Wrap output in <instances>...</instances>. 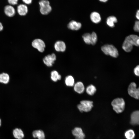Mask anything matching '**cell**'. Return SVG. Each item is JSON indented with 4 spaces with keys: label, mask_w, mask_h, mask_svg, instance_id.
<instances>
[{
    "label": "cell",
    "mask_w": 139,
    "mask_h": 139,
    "mask_svg": "<svg viewBox=\"0 0 139 139\" xmlns=\"http://www.w3.org/2000/svg\"><path fill=\"white\" fill-rule=\"evenodd\" d=\"M32 0H22L23 3L27 4H30L32 2Z\"/></svg>",
    "instance_id": "f546056e"
},
{
    "label": "cell",
    "mask_w": 139,
    "mask_h": 139,
    "mask_svg": "<svg viewBox=\"0 0 139 139\" xmlns=\"http://www.w3.org/2000/svg\"><path fill=\"white\" fill-rule=\"evenodd\" d=\"M136 16L138 20L139 19V11L138 10L136 12Z\"/></svg>",
    "instance_id": "4dcf8cb0"
},
{
    "label": "cell",
    "mask_w": 139,
    "mask_h": 139,
    "mask_svg": "<svg viewBox=\"0 0 139 139\" xmlns=\"http://www.w3.org/2000/svg\"><path fill=\"white\" fill-rule=\"evenodd\" d=\"M139 22L138 21H136L133 27V29L135 31L138 32L139 31Z\"/></svg>",
    "instance_id": "4316f807"
},
{
    "label": "cell",
    "mask_w": 139,
    "mask_h": 139,
    "mask_svg": "<svg viewBox=\"0 0 139 139\" xmlns=\"http://www.w3.org/2000/svg\"><path fill=\"white\" fill-rule=\"evenodd\" d=\"M65 81L66 85L68 86H73L74 84V79L71 75L67 76L65 78Z\"/></svg>",
    "instance_id": "7402d4cb"
},
{
    "label": "cell",
    "mask_w": 139,
    "mask_h": 139,
    "mask_svg": "<svg viewBox=\"0 0 139 139\" xmlns=\"http://www.w3.org/2000/svg\"><path fill=\"white\" fill-rule=\"evenodd\" d=\"M39 3L40 7V12L42 14L47 15L51 11L52 8L48 1L40 0Z\"/></svg>",
    "instance_id": "5b68a950"
},
{
    "label": "cell",
    "mask_w": 139,
    "mask_h": 139,
    "mask_svg": "<svg viewBox=\"0 0 139 139\" xmlns=\"http://www.w3.org/2000/svg\"><path fill=\"white\" fill-rule=\"evenodd\" d=\"M90 18L91 21L94 23H98L101 20L100 14L96 12H92L90 15Z\"/></svg>",
    "instance_id": "2e32d148"
},
{
    "label": "cell",
    "mask_w": 139,
    "mask_h": 139,
    "mask_svg": "<svg viewBox=\"0 0 139 139\" xmlns=\"http://www.w3.org/2000/svg\"><path fill=\"white\" fill-rule=\"evenodd\" d=\"M17 11L19 15L21 16H24L28 12V7L24 4H19L17 6Z\"/></svg>",
    "instance_id": "9a60e30c"
},
{
    "label": "cell",
    "mask_w": 139,
    "mask_h": 139,
    "mask_svg": "<svg viewBox=\"0 0 139 139\" xmlns=\"http://www.w3.org/2000/svg\"><path fill=\"white\" fill-rule=\"evenodd\" d=\"M82 38L84 42L86 44L90 45L91 42V34L86 33L82 36Z\"/></svg>",
    "instance_id": "d4e9b609"
},
{
    "label": "cell",
    "mask_w": 139,
    "mask_h": 139,
    "mask_svg": "<svg viewBox=\"0 0 139 139\" xmlns=\"http://www.w3.org/2000/svg\"><path fill=\"white\" fill-rule=\"evenodd\" d=\"M72 133L75 139H84L85 137V135L80 127H75L72 130Z\"/></svg>",
    "instance_id": "9c48e42d"
},
{
    "label": "cell",
    "mask_w": 139,
    "mask_h": 139,
    "mask_svg": "<svg viewBox=\"0 0 139 139\" xmlns=\"http://www.w3.org/2000/svg\"><path fill=\"white\" fill-rule=\"evenodd\" d=\"M93 107V102L88 100L81 101L80 104L77 105V107L81 112H88L90 111Z\"/></svg>",
    "instance_id": "277c9868"
},
{
    "label": "cell",
    "mask_w": 139,
    "mask_h": 139,
    "mask_svg": "<svg viewBox=\"0 0 139 139\" xmlns=\"http://www.w3.org/2000/svg\"><path fill=\"white\" fill-rule=\"evenodd\" d=\"M139 45V38L138 36L131 34L127 37L124 41L122 47L126 52H129L131 51L133 46H138Z\"/></svg>",
    "instance_id": "6da1fadb"
},
{
    "label": "cell",
    "mask_w": 139,
    "mask_h": 139,
    "mask_svg": "<svg viewBox=\"0 0 139 139\" xmlns=\"http://www.w3.org/2000/svg\"><path fill=\"white\" fill-rule=\"evenodd\" d=\"M97 40V37L96 33L94 32H93L91 34V44L92 45H95Z\"/></svg>",
    "instance_id": "484cf974"
},
{
    "label": "cell",
    "mask_w": 139,
    "mask_h": 139,
    "mask_svg": "<svg viewBox=\"0 0 139 139\" xmlns=\"http://www.w3.org/2000/svg\"><path fill=\"white\" fill-rule=\"evenodd\" d=\"M4 12L5 14L9 17L13 16L15 14V8L11 5H7L5 7Z\"/></svg>",
    "instance_id": "4fadbf2b"
},
{
    "label": "cell",
    "mask_w": 139,
    "mask_h": 139,
    "mask_svg": "<svg viewBox=\"0 0 139 139\" xmlns=\"http://www.w3.org/2000/svg\"><path fill=\"white\" fill-rule=\"evenodd\" d=\"M56 56L54 53L49 54L46 56L43 59L44 63L47 66H52L56 59Z\"/></svg>",
    "instance_id": "ba28073f"
},
{
    "label": "cell",
    "mask_w": 139,
    "mask_h": 139,
    "mask_svg": "<svg viewBox=\"0 0 139 139\" xmlns=\"http://www.w3.org/2000/svg\"><path fill=\"white\" fill-rule=\"evenodd\" d=\"M74 91L79 94H82L84 91L85 87L83 83L79 81L74 85Z\"/></svg>",
    "instance_id": "5bb4252c"
},
{
    "label": "cell",
    "mask_w": 139,
    "mask_h": 139,
    "mask_svg": "<svg viewBox=\"0 0 139 139\" xmlns=\"http://www.w3.org/2000/svg\"><path fill=\"white\" fill-rule=\"evenodd\" d=\"M81 27L82 24L74 20L71 21L67 25L68 28L73 30H78Z\"/></svg>",
    "instance_id": "7c38bea8"
},
{
    "label": "cell",
    "mask_w": 139,
    "mask_h": 139,
    "mask_svg": "<svg viewBox=\"0 0 139 139\" xmlns=\"http://www.w3.org/2000/svg\"><path fill=\"white\" fill-rule=\"evenodd\" d=\"M10 79L9 76L7 73H3L0 74V83L7 84L9 82Z\"/></svg>",
    "instance_id": "ffe728a7"
},
{
    "label": "cell",
    "mask_w": 139,
    "mask_h": 139,
    "mask_svg": "<svg viewBox=\"0 0 139 139\" xmlns=\"http://www.w3.org/2000/svg\"><path fill=\"white\" fill-rule=\"evenodd\" d=\"M125 135L127 139H133L135 137V134L133 130L130 129L125 132Z\"/></svg>",
    "instance_id": "cb8c5ba5"
},
{
    "label": "cell",
    "mask_w": 139,
    "mask_h": 139,
    "mask_svg": "<svg viewBox=\"0 0 139 139\" xmlns=\"http://www.w3.org/2000/svg\"><path fill=\"white\" fill-rule=\"evenodd\" d=\"M139 90L136 88V84L132 82L129 85L128 89L129 94L131 97L136 99H138L139 98Z\"/></svg>",
    "instance_id": "8992f818"
},
{
    "label": "cell",
    "mask_w": 139,
    "mask_h": 139,
    "mask_svg": "<svg viewBox=\"0 0 139 139\" xmlns=\"http://www.w3.org/2000/svg\"><path fill=\"white\" fill-rule=\"evenodd\" d=\"M54 47L56 51L63 52L65 50L66 45L64 41H58L55 44Z\"/></svg>",
    "instance_id": "30bf717a"
},
{
    "label": "cell",
    "mask_w": 139,
    "mask_h": 139,
    "mask_svg": "<svg viewBox=\"0 0 139 139\" xmlns=\"http://www.w3.org/2000/svg\"><path fill=\"white\" fill-rule=\"evenodd\" d=\"M100 1L103 2H107L108 0H99Z\"/></svg>",
    "instance_id": "d6a6232c"
},
{
    "label": "cell",
    "mask_w": 139,
    "mask_h": 139,
    "mask_svg": "<svg viewBox=\"0 0 139 139\" xmlns=\"http://www.w3.org/2000/svg\"><path fill=\"white\" fill-rule=\"evenodd\" d=\"M3 29V27L2 23L0 22V31L2 30Z\"/></svg>",
    "instance_id": "1f68e13d"
},
{
    "label": "cell",
    "mask_w": 139,
    "mask_h": 139,
    "mask_svg": "<svg viewBox=\"0 0 139 139\" xmlns=\"http://www.w3.org/2000/svg\"><path fill=\"white\" fill-rule=\"evenodd\" d=\"M111 105L113 109L117 113L122 112L125 109V102L123 98H117L114 99Z\"/></svg>",
    "instance_id": "7a4b0ae2"
},
{
    "label": "cell",
    "mask_w": 139,
    "mask_h": 139,
    "mask_svg": "<svg viewBox=\"0 0 139 139\" xmlns=\"http://www.w3.org/2000/svg\"><path fill=\"white\" fill-rule=\"evenodd\" d=\"M1 119L0 118V127L1 126Z\"/></svg>",
    "instance_id": "836d02e7"
},
{
    "label": "cell",
    "mask_w": 139,
    "mask_h": 139,
    "mask_svg": "<svg viewBox=\"0 0 139 139\" xmlns=\"http://www.w3.org/2000/svg\"><path fill=\"white\" fill-rule=\"evenodd\" d=\"M117 22V18L113 16H110L108 17L106 20V23L107 25L111 28L115 27V23Z\"/></svg>",
    "instance_id": "d6986e66"
},
{
    "label": "cell",
    "mask_w": 139,
    "mask_h": 139,
    "mask_svg": "<svg viewBox=\"0 0 139 139\" xmlns=\"http://www.w3.org/2000/svg\"><path fill=\"white\" fill-rule=\"evenodd\" d=\"M139 122V112L135 111L133 112L131 116V124L133 125H138Z\"/></svg>",
    "instance_id": "8fae6325"
},
{
    "label": "cell",
    "mask_w": 139,
    "mask_h": 139,
    "mask_svg": "<svg viewBox=\"0 0 139 139\" xmlns=\"http://www.w3.org/2000/svg\"><path fill=\"white\" fill-rule=\"evenodd\" d=\"M32 45L34 48L37 49L40 52H43L45 50V45L42 40L37 39L34 40L32 42Z\"/></svg>",
    "instance_id": "52a82bcc"
},
{
    "label": "cell",
    "mask_w": 139,
    "mask_h": 139,
    "mask_svg": "<svg viewBox=\"0 0 139 139\" xmlns=\"http://www.w3.org/2000/svg\"><path fill=\"white\" fill-rule=\"evenodd\" d=\"M13 134L14 137L17 139H22L24 136L23 131L20 128L15 129L13 131Z\"/></svg>",
    "instance_id": "e0dca14e"
},
{
    "label": "cell",
    "mask_w": 139,
    "mask_h": 139,
    "mask_svg": "<svg viewBox=\"0 0 139 139\" xmlns=\"http://www.w3.org/2000/svg\"><path fill=\"white\" fill-rule=\"evenodd\" d=\"M61 78V75L57 71L54 70L51 72V79L53 81L57 82L58 80H60Z\"/></svg>",
    "instance_id": "44dd1931"
},
{
    "label": "cell",
    "mask_w": 139,
    "mask_h": 139,
    "mask_svg": "<svg viewBox=\"0 0 139 139\" xmlns=\"http://www.w3.org/2000/svg\"><path fill=\"white\" fill-rule=\"evenodd\" d=\"M18 0H7L8 3L11 5H14L17 4Z\"/></svg>",
    "instance_id": "83f0119b"
},
{
    "label": "cell",
    "mask_w": 139,
    "mask_h": 139,
    "mask_svg": "<svg viewBox=\"0 0 139 139\" xmlns=\"http://www.w3.org/2000/svg\"><path fill=\"white\" fill-rule=\"evenodd\" d=\"M96 89L93 85L91 84L88 85L86 88V92L89 95H92L95 93Z\"/></svg>",
    "instance_id": "603a6c76"
},
{
    "label": "cell",
    "mask_w": 139,
    "mask_h": 139,
    "mask_svg": "<svg viewBox=\"0 0 139 139\" xmlns=\"http://www.w3.org/2000/svg\"><path fill=\"white\" fill-rule=\"evenodd\" d=\"M34 138H37L38 139H45V135L43 131L41 130L34 131L32 133Z\"/></svg>",
    "instance_id": "ac0fdd59"
},
{
    "label": "cell",
    "mask_w": 139,
    "mask_h": 139,
    "mask_svg": "<svg viewBox=\"0 0 139 139\" xmlns=\"http://www.w3.org/2000/svg\"><path fill=\"white\" fill-rule=\"evenodd\" d=\"M101 50L106 55H109L114 58H116L118 56L117 49L112 45H105L101 47Z\"/></svg>",
    "instance_id": "3957f363"
},
{
    "label": "cell",
    "mask_w": 139,
    "mask_h": 139,
    "mask_svg": "<svg viewBox=\"0 0 139 139\" xmlns=\"http://www.w3.org/2000/svg\"><path fill=\"white\" fill-rule=\"evenodd\" d=\"M139 65L136 66L134 70V73L136 76H138L139 75Z\"/></svg>",
    "instance_id": "f1b7e54d"
}]
</instances>
